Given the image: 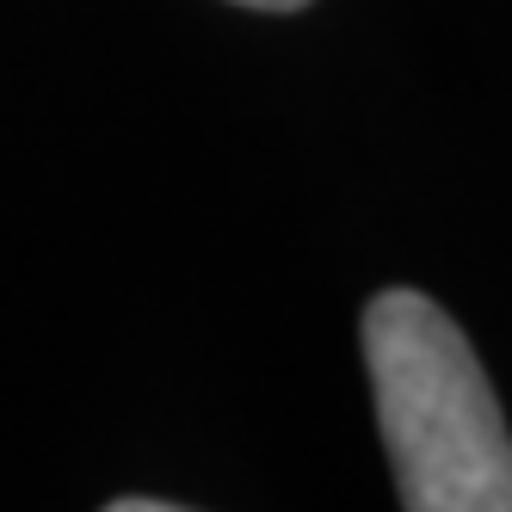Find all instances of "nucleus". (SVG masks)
<instances>
[{
    "label": "nucleus",
    "instance_id": "1",
    "mask_svg": "<svg viewBox=\"0 0 512 512\" xmlns=\"http://www.w3.org/2000/svg\"><path fill=\"white\" fill-rule=\"evenodd\" d=\"M364 371L408 512H512V432L463 327L426 290L364 303Z\"/></svg>",
    "mask_w": 512,
    "mask_h": 512
},
{
    "label": "nucleus",
    "instance_id": "2",
    "mask_svg": "<svg viewBox=\"0 0 512 512\" xmlns=\"http://www.w3.org/2000/svg\"><path fill=\"white\" fill-rule=\"evenodd\" d=\"M235 7H260V13H297L309 0H235Z\"/></svg>",
    "mask_w": 512,
    "mask_h": 512
},
{
    "label": "nucleus",
    "instance_id": "3",
    "mask_svg": "<svg viewBox=\"0 0 512 512\" xmlns=\"http://www.w3.org/2000/svg\"><path fill=\"white\" fill-rule=\"evenodd\" d=\"M112 512H173V500H112Z\"/></svg>",
    "mask_w": 512,
    "mask_h": 512
}]
</instances>
